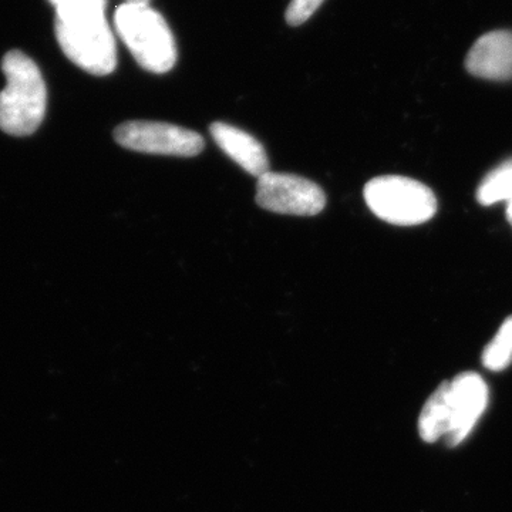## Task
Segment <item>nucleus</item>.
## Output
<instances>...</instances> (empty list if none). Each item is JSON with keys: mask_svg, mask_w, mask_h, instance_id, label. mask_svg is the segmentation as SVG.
<instances>
[{"mask_svg": "<svg viewBox=\"0 0 512 512\" xmlns=\"http://www.w3.org/2000/svg\"><path fill=\"white\" fill-rule=\"evenodd\" d=\"M56 10V39L67 59L93 76L116 70L117 49L107 23L106 0H49Z\"/></svg>", "mask_w": 512, "mask_h": 512, "instance_id": "f257e3e1", "label": "nucleus"}, {"mask_svg": "<svg viewBox=\"0 0 512 512\" xmlns=\"http://www.w3.org/2000/svg\"><path fill=\"white\" fill-rule=\"evenodd\" d=\"M466 67L480 79L512 80L511 30H495L481 36L468 52Z\"/></svg>", "mask_w": 512, "mask_h": 512, "instance_id": "6e6552de", "label": "nucleus"}, {"mask_svg": "<svg viewBox=\"0 0 512 512\" xmlns=\"http://www.w3.org/2000/svg\"><path fill=\"white\" fill-rule=\"evenodd\" d=\"M114 28L136 62L147 72L164 74L177 63L173 32L148 3H124L114 15Z\"/></svg>", "mask_w": 512, "mask_h": 512, "instance_id": "7ed1b4c3", "label": "nucleus"}, {"mask_svg": "<svg viewBox=\"0 0 512 512\" xmlns=\"http://www.w3.org/2000/svg\"><path fill=\"white\" fill-rule=\"evenodd\" d=\"M370 211L380 220L400 227L423 224L434 217L437 200L427 185L400 175H384L365 187Z\"/></svg>", "mask_w": 512, "mask_h": 512, "instance_id": "20e7f679", "label": "nucleus"}, {"mask_svg": "<svg viewBox=\"0 0 512 512\" xmlns=\"http://www.w3.org/2000/svg\"><path fill=\"white\" fill-rule=\"evenodd\" d=\"M488 386L474 372L461 373L450 382V427L446 441L456 447L470 436L471 430L488 406Z\"/></svg>", "mask_w": 512, "mask_h": 512, "instance_id": "0eeeda50", "label": "nucleus"}, {"mask_svg": "<svg viewBox=\"0 0 512 512\" xmlns=\"http://www.w3.org/2000/svg\"><path fill=\"white\" fill-rule=\"evenodd\" d=\"M210 133L221 150L248 174L259 178L269 173V160L264 146L247 131L217 121L211 124Z\"/></svg>", "mask_w": 512, "mask_h": 512, "instance_id": "1a4fd4ad", "label": "nucleus"}, {"mask_svg": "<svg viewBox=\"0 0 512 512\" xmlns=\"http://www.w3.org/2000/svg\"><path fill=\"white\" fill-rule=\"evenodd\" d=\"M2 70L6 87L0 92V130L10 136H30L45 119V80L37 64L19 50L3 57Z\"/></svg>", "mask_w": 512, "mask_h": 512, "instance_id": "f03ea898", "label": "nucleus"}, {"mask_svg": "<svg viewBox=\"0 0 512 512\" xmlns=\"http://www.w3.org/2000/svg\"><path fill=\"white\" fill-rule=\"evenodd\" d=\"M121 147L157 156L195 157L204 150L201 134L161 121H127L114 131Z\"/></svg>", "mask_w": 512, "mask_h": 512, "instance_id": "39448f33", "label": "nucleus"}, {"mask_svg": "<svg viewBox=\"0 0 512 512\" xmlns=\"http://www.w3.org/2000/svg\"><path fill=\"white\" fill-rule=\"evenodd\" d=\"M477 200L483 205L512 200V158L487 174L478 187Z\"/></svg>", "mask_w": 512, "mask_h": 512, "instance_id": "9b49d317", "label": "nucleus"}, {"mask_svg": "<svg viewBox=\"0 0 512 512\" xmlns=\"http://www.w3.org/2000/svg\"><path fill=\"white\" fill-rule=\"evenodd\" d=\"M450 427V382L441 383L424 404L419 419V433L426 443L446 437Z\"/></svg>", "mask_w": 512, "mask_h": 512, "instance_id": "9d476101", "label": "nucleus"}, {"mask_svg": "<svg viewBox=\"0 0 512 512\" xmlns=\"http://www.w3.org/2000/svg\"><path fill=\"white\" fill-rule=\"evenodd\" d=\"M507 218H508V221H510L511 225H512V200L510 202H508V205H507Z\"/></svg>", "mask_w": 512, "mask_h": 512, "instance_id": "4468645a", "label": "nucleus"}, {"mask_svg": "<svg viewBox=\"0 0 512 512\" xmlns=\"http://www.w3.org/2000/svg\"><path fill=\"white\" fill-rule=\"evenodd\" d=\"M255 201L262 210L275 214L313 217L325 208L326 195L308 178L269 171L258 178Z\"/></svg>", "mask_w": 512, "mask_h": 512, "instance_id": "423d86ee", "label": "nucleus"}, {"mask_svg": "<svg viewBox=\"0 0 512 512\" xmlns=\"http://www.w3.org/2000/svg\"><path fill=\"white\" fill-rule=\"evenodd\" d=\"M483 365L493 372H501L512 363V316L505 319L494 339L485 346Z\"/></svg>", "mask_w": 512, "mask_h": 512, "instance_id": "f8f14e48", "label": "nucleus"}, {"mask_svg": "<svg viewBox=\"0 0 512 512\" xmlns=\"http://www.w3.org/2000/svg\"><path fill=\"white\" fill-rule=\"evenodd\" d=\"M150 0H127L126 3H148Z\"/></svg>", "mask_w": 512, "mask_h": 512, "instance_id": "2eb2a0df", "label": "nucleus"}, {"mask_svg": "<svg viewBox=\"0 0 512 512\" xmlns=\"http://www.w3.org/2000/svg\"><path fill=\"white\" fill-rule=\"evenodd\" d=\"M325 0H292L286 10V22L291 26H301L311 19L313 13L322 6Z\"/></svg>", "mask_w": 512, "mask_h": 512, "instance_id": "ddd939ff", "label": "nucleus"}]
</instances>
